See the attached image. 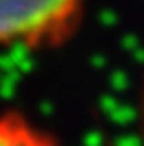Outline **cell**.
<instances>
[{
	"instance_id": "6da1fadb",
	"label": "cell",
	"mask_w": 144,
	"mask_h": 146,
	"mask_svg": "<svg viewBox=\"0 0 144 146\" xmlns=\"http://www.w3.org/2000/svg\"><path fill=\"white\" fill-rule=\"evenodd\" d=\"M84 0H0V44L60 46L73 36Z\"/></svg>"
},
{
	"instance_id": "7a4b0ae2",
	"label": "cell",
	"mask_w": 144,
	"mask_h": 146,
	"mask_svg": "<svg viewBox=\"0 0 144 146\" xmlns=\"http://www.w3.org/2000/svg\"><path fill=\"white\" fill-rule=\"evenodd\" d=\"M0 146H58L53 137L16 111L0 113Z\"/></svg>"
},
{
	"instance_id": "3957f363",
	"label": "cell",
	"mask_w": 144,
	"mask_h": 146,
	"mask_svg": "<svg viewBox=\"0 0 144 146\" xmlns=\"http://www.w3.org/2000/svg\"><path fill=\"white\" fill-rule=\"evenodd\" d=\"M137 111H140V126H142V135H144V73L140 80V102H137Z\"/></svg>"
}]
</instances>
